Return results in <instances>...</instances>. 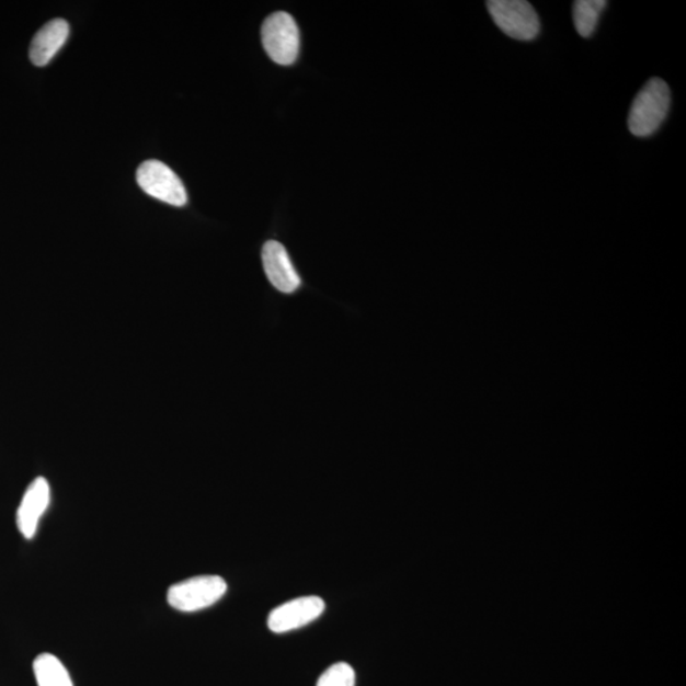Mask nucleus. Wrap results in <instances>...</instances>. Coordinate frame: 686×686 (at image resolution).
<instances>
[{
  "instance_id": "7ed1b4c3",
  "label": "nucleus",
  "mask_w": 686,
  "mask_h": 686,
  "mask_svg": "<svg viewBox=\"0 0 686 686\" xmlns=\"http://www.w3.org/2000/svg\"><path fill=\"white\" fill-rule=\"evenodd\" d=\"M261 35L271 60L281 66H291L298 59L300 34L297 22L289 13L271 14L263 23Z\"/></svg>"
},
{
  "instance_id": "1a4fd4ad",
  "label": "nucleus",
  "mask_w": 686,
  "mask_h": 686,
  "mask_svg": "<svg viewBox=\"0 0 686 686\" xmlns=\"http://www.w3.org/2000/svg\"><path fill=\"white\" fill-rule=\"evenodd\" d=\"M70 34L69 23L58 19L46 23L32 39L30 59L36 67H46L57 55Z\"/></svg>"
},
{
  "instance_id": "39448f33",
  "label": "nucleus",
  "mask_w": 686,
  "mask_h": 686,
  "mask_svg": "<svg viewBox=\"0 0 686 686\" xmlns=\"http://www.w3.org/2000/svg\"><path fill=\"white\" fill-rule=\"evenodd\" d=\"M137 182L144 193L159 202L173 206L187 204L185 185L179 175L162 162H144L137 171Z\"/></svg>"
},
{
  "instance_id": "423d86ee",
  "label": "nucleus",
  "mask_w": 686,
  "mask_h": 686,
  "mask_svg": "<svg viewBox=\"0 0 686 686\" xmlns=\"http://www.w3.org/2000/svg\"><path fill=\"white\" fill-rule=\"evenodd\" d=\"M325 604L319 596H302L277 606L270 613L267 626L271 632L282 634L306 627L321 617Z\"/></svg>"
},
{
  "instance_id": "9d476101",
  "label": "nucleus",
  "mask_w": 686,
  "mask_h": 686,
  "mask_svg": "<svg viewBox=\"0 0 686 686\" xmlns=\"http://www.w3.org/2000/svg\"><path fill=\"white\" fill-rule=\"evenodd\" d=\"M34 673L38 686H73L68 670L52 653L35 659Z\"/></svg>"
},
{
  "instance_id": "6e6552de",
  "label": "nucleus",
  "mask_w": 686,
  "mask_h": 686,
  "mask_svg": "<svg viewBox=\"0 0 686 686\" xmlns=\"http://www.w3.org/2000/svg\"><path fill=\"white\" fill-rule=\"evenodd\" d=\"M50 504V485L44 477H38L23 494L19 512L18 526L23 537L31 539L37 531L39 518Z\"/></svg>"
},
{
  "instance_id": "f8f14e48",
  "label": "nucleus",
  "mask_w": 686,
  "mask_h": 686,
  "mask_svg": "<svg viewBox=\"0 0 686 686\" xmlns=\"http://www.w3.org/2000/svg\"><path fill=\"white\" fill-rule=\"evenodd\" d=\"M355 670L346 662H338L319 677L317 686H355Z\"/></svg>"
},
{
  "instance_id": "0eeeda50",
  "label": "nucleus",
  "mask_w": 686,
  "mask_h": 686,
  "mask_svg": "<svg viewBox=\"0 0 686 686\" xmlns=\"http://www.w3.org/2000/svg\"><path fill=\"white\" fill-rule=\"evenodd\" d=\"M262 261L270 283L278 291L290 294L298 290L301 284L300 277L282 243L268 241L263 245Z\"/></svg>"
},
{
  "instance_id": "9b49d317",
  "label": "nucleus",
  "mask_w": 686,
  "mask_h": 686,
  "mask_svg": "<svg viewBox=\"0 0 686 686\" xmlns=\"http://www.w3.org/2000/svg\"><path fill=\"white\" fill-rule=\"evenodd\" d=\"M605 7L604 0H578L573 3V22L580 36L587 38L594 34Z\"/></svg>"
},
{
  "instance_id": "f03ea898",
  "label": "nucleus",
  "mask_w": 686,
  "mask_h": 686,
  "mask_svg": "<svg viewBox=\"0 0 686 686\" xmlns=\"http://www.w3.org/2000/svg\"><path fill=\"white\" fill-rule=\"evenodd\" d=\"M496 26L508 37L518 42H531L540 32L539 15L524 0H490L487 2Z\"/></svg>"
},
{
  "instance_id": "20e7f679",
  "label": "nucleus",
  "mask_w": 686,
  "mask_h": 686,
  "mask_svg": "<svg viewBox=\"0 0 686 686\" xmlns=\"http://www.w3.org/2000/svg\"><path fill=\"white\" fill-rule=\"evenodd\" d=\"M227 590V582L220 576H197L171 586L167 601L174 609L193 613L217 604Z\"/></svg>"
},
{
  "instance_id": "f257e3e1",
  "label": "nucleus",
  "mask_w": 686,
  "mask_h": 686,
  "mask_svg": "<svg viewBox=\"0 0 686 686\" xmlns=\"http://www.w3.org/2000/svg\"><path fill=\"white\" fill-rule=\"evenodd\" d=\"M672 105L668 85L660 78H652L636 95L629 111V132L637 138H648L655 134L667 117Z\"/></svg>"
}]
</instances>
